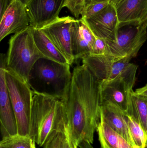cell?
<instances>
[{"label": "cell", "instance_id": "6da1fadb", "mask_svg": "<svg viewBox=\"0 0 147 148\" xmlns=\"http://www.w3.org/2000/svg\"><path fill=\"white\" fill-rule=\"evenodd\" d=\"M101 81L83 64L73 69L61 99L63 123L72 143L93 144L101 121Z\"/></svg>", "mask_w": 147, "mask_h": 148}, {"label": "cell", "instance_id": "7a4b0ae2", "mask_svg": "<svg viewBox=\"0 0 147 148\" xmlns=\"http://www.w3.org/2000/svg\"><path fill=\"white\" fill-rule=\"evenodd\" d=\"M34 91L30 136L36 144L42 147L51 134L63 126L62 102L55 96Z\"/></svg>", "mask_w": 147, "mask_h": 148}, {"label": "cell", "instance_id": "3957f363", "mask_svg": "<svg viewBox=\"0 0 147 148\" xmlns=\"http://www.w3.org/2000/svg\"><path fill=\"white\" fill-rule=\"evenodd\" d=\"M41 59L44 58L36 47L31 26L11 36L9 42L6 69L29 83L33 68Z\"/></svg>", "mask_w": 147, "mask_h": 148}, {"label": "cell", "instance_id": "277c9868", "mask_svg": "<svg viewBox=\"0 0 147 148\" xmlns=\"http://www.w3.org/2000/svg\"><path fill=\"white\" fill-rule=\"evenodd\" d=\"M5 78L16 120L17 134L30 136L33 92L28 83L10 70L6 69Z\"/></svg>", "mask_w": 147, "mask_h": 148}, {"label": "cell", "instance_id": "5b68a950", "mask_svg": "<svg viewBox=\"0 0 147 148\" xmlns=\"http://www.w3.org/2000/svg\"><path fill=\"white\" fill-rule=\"evenodd\" d=\"M132 58H117L109 56L89 55L82 59L94 76L100 81L121 76L133 89L136 80L138 66L130 63Z\"/></svg>", "mask_w": 147, "mask_h": 148}, {"label": "cell", "instance_id": "8992f818", "mask_svg": "<svg viewBox=\"0 0 147 148\" xmlns=\"http://www.w3.org/2000/svg\"><path fill=\"white\" fill-rule=\"evenodd\" d=\"M147 39V22L120 27L117 39L107 43V56L117 58H134Z\"/></svg>", "mask_w": 147, "mask_h": 148}, {"label": "cell", "instance_id": "52a82bcc", "mask_svg": "<svg viewBox=\"0 0 147 148\" xmlns=\"http://www.w3.org/2000/svg\"><path fill=\"white\" fill-rule=\"evenodd\" d=\"M133 91L122 77L111 80L101 81L100 100L101 106L111 105L130 115L131 110V93Z\"/></svg>", "mask_w": 147, "mask_h": 148}, {"label": "cell", "instance_id": "ba28073f", "mask_svg": "<svg viewBox=\"0 0 147 148\" xmlns=\"http://www.w3.org/2000/svg\"><path fill=\"white\" fill-rule=\"evenodd\" d=\"M76 19L70 16L59 17L41 30L64 55L70 66L75 61L72 45L71 29Z\"/></svg>", "mask_w": 147, "mask_h": 148}, {"label": "cell", "instance_id": "9c48e42d", "mask_svg": "<svg viewBox=\"0 0 147 148\" xmlns=\"http://www.w3.org/2000/svg\"><path fill=\"white\" fill-rule=\"evenodd\" d=\"M64 0H32L26 5L30 26L41 29L57 20Z\"/></svg>", "mask_w": 147, "mask_h": 148}, {"label": "cell", "instance_id": "30bf717a", "mask_svg": "<svg viewBox=\"0 0 147 148\" xmlns=\"http://www.w3.org/2000/svg\"><path fill=\"white\" fill-rule=\"evenodd\" d=\"M85 21L97 38L108 41L116 40L118 19L116 8L111 3L96 15Z\"/></svg>", "mask_w": 147, "mask_h": 148}, {"label": "cell", "instance_id": "8fae6325", "mask_svg": "<svg viewBox=\"0 0 147 148\" xmlns=\"http://www.w3.org/2000/svg\"><path fill=\"white\" fill-rule=\"evenodd\" d=\"M0 19V41L30 26L26 5L19 0H14Z\"/></svg>", "mask_w": 147, "mask_h": 148}, {"label": "cell", "instance_id": "7c38bea8", "mask_svg": "<svg viewBox=\"0 0 147 148\" xmlns=\"http://www.w3.org/2000/svg\"><path fill=\"white\" fill-rule=\"evenodd\" d=\"M40 59L35 65L36 75L45 84L58 86L63 84L68 86L71 78L70 65H64L49 60Z\"/></svg>", "mask_w": 147, "mask_h": 148}, {"label": "cell", "instance_id": "4fadbf2b", "mask_svg": "<svg viewBox=\"0 0 147 148\" xmlns=\"http://www.w3.org/2000/svg\"><path fill=\"white\" fill-rule=\"evenodd\" d=\"M6 69L0 68V120L3 137L17 134V125L6 84Z\"/></svg>", "mask_w": 147, "mask_h": 148}, {"label": "cell", "instance_id": "5bb4252c", "mask_svg": "<svg viewBox=\"0 0 147 148\" xmlns=\"http://www.w3.org/2000/svg\"><path fill=\"white\" fill-rule=\"evenodd\" d=\"M72 45L75 60L90 55L96 40L84 20L76 19L71 29Z\"/></svg>", "mask_w": 147, "mask_h": 148}, {"label": "cell", "instance_id": "9a60e30c", "mask_svg": "<svg viewBox=\"0 0 147 148\" xmlns=\"http://www.w3.org/2000/svg\"><path fill=\"white\" fill-rule=\"evenodd\" d=\"M115 8L119 28L147 22V0H123Z\"/></svg>", "mask_w": 147, "mask_h": 148}, {"label": "cell", "instance_id": "2e32d148", "mask_svg": "<svg viewBox=\"0 0 147 148\" xmlns=\"http://www.w3.org/2000/svg\"><path fill=\"white\" fill-rule=\"evenodd\" d=\"M101 119L123 136L133 148H137L129 129L126 115L121 110L111 105L101 106Z\"/></svg>", "mask_w": 147, "mask_h": 148}, {"label": "cell", "instance_id": "e0dca14e", "mask_svg": "<svg viewBox=\"0 0 147 148\" xmlns=\"http://www.w3.org/2000/svg\"><path fill=\"white\" fill-rule=\"evenodd\" d=\"M33 34L36 47L44 59L70 65L65 57L41 29L33 28Z\"/></svg>", "mask_w": 147, "mask_h": 148}, {"label": "cell", "instance_id": "ac0fdd59", "mask_svg": "<svg viewBox=\"0 0 147 148\" xmlns=\"http://www.w3.org/2000/svg\"><path fill=\"white\" fill-rule=\"evenodd\" d=\"M97 131L102 148H133L123 136L101 119Z\"/></svg>", "mask_w": 147, "mask_h": 148}, {"label": "cell", "instance_id": "d6986e66", "mask_svg": "<svg viewBox=\"0 0 147 148\" xmlns=\"http://www.w3.org/2000/svg\"><path fill=\"white\" fill-rule=\"evenodd\" d=\"M130 116L136 120L147 132V99L136 94L131 93V110Z\"/></svg>", "mask_w": 147, "mask_h": 148}, {"label": "cell", "instance_id": "ffe728a7", "mask_svg": "<svg viewBox=\"0 0 147 148\" xmlns=\"http://www.w3.org/2000/svg\"><path fill=\"white\" fill-rule=\"evenodd\" d=\"M128 124L137 148L146 147L147 133L141 125L132 116L126 115Z\"/></svg>", "mask_w": 147, "mask_h": 148}, {"label": "cell", "instance_id": "44dd1931", "mask_svg": "<svg viewBox=\"0 0 147 148\" xmlns=\"http://www.w3.org/2000/svg\"><path fill=\"white\" fill-rule=\"evenodd\" d=\"M33 141L29 136L17 134L3 137L0 148H31Z\"/></svg>", "mask_w": 147, "mask_h": 148}, {"label": "cell", "instance_id": "7402d4cb", "mask_svg": "<svg viewBox=\"0 0 147 148\" xmlns=\"http://www.w3.org/2000/svg\"><path fill=\"white\" fill-rule=\"evenodd\" d=\"M110 3L108 1L95 2L85 7L82 10L81 18L84 20L89 19L100 13Z\"/></svg>", "mask_w": 147, "mask_h": 148}, {"label": "cell", "instance_id": "603a6c76", "mask_svg": "<svg viewBox=\"0 0 147 148\" xmlns=\"http://www.w3.org/2000/svg\"><path fill=\"white\" fill-rule=\"evenodd\" d=\"M85 0H64L63 8H66L76 18L81 16Z\"/></svg>", "mask_w": 147, "mask_h": 148}, {"label": "cell", "instance_id": "cb8c5ba5", "mask_svg": "<svg viewBox=\"0 0 147 148\" xmlns=\"http://www.w3.org/2000/svg\"><path fill=\"white\" fill-rule=\"evenodd\" d=\"M62 138L61 129L54 130L48 137L43 148H60Z\"/></svg>", "mask_w": 147, "mask_h": 148}, {"label": "cell", "instance_id": "d4e9b609", "mask_svg": "<svg viewBox=\"0 0 147 148\" xmlns=\"http://www.w3.org/2000/svg\"><path fill=\"white\" fill-rule=\"evenodd\" d=\"M107 43L104 39L96 37L90 55L104 56L107 55Z\"/></svg>", "mask_w": 147, "mask_h": 148}, {"label": "cell", "instance_id": "484cf974", "mask_svg": "<svg viewBox=\"0 0 147 148\" xmlns=\"http://www.w3.org/2000/svg\"><path fill=\"white\" fill-rule=\"evenodd\" d=\"M62 138L60 148H78L72 143L69 136V134L64 126L61 130Z\"/></svg>", "mask_w": 147, "mask_h": 148}, {"label": "cell", "instance_id": "4316f807", "mask_svg": "<svg viewBox=\"0 0 147 148\" xmlns=\"http://www.w3.org/2000/svg\"><path fill=\"white\" fill-rule=\"evenodd\" d=\"M14 0H0V18Z\"/></svg>", "mask_w": 147, "mask_h": 148}, {"label": "cell", "instance_id": "83f0119b", "mask_svg": "<svg viewBox=\"0 0 147 148\" xmlns=\"http://www.w3.org/2000/svg\"><path fill=\"white\" fill-rule=\"evenodd\" d=\"M135 92L136 94L140 95L147 99V84L143 87L137 89Z\"/></svg>", "mask_w": 147, "mask_h": 148}, {"label": "cell", "instance_id": "f1b7e54d", "mask_svg": "<svg viewBox=\"0 0 147 148\" xmlns=\"http://www.w3.org/2000/svg\"><path fill=\"white\" fill-rule=\"evenodd\" d=\"M78 148H94L91 144L86 142H83L79 145Z\"/></svg>", "mask_w": 147, "mask_h": 148}, {"label": "cell", "instance_id": "f546056e", "mask_svg": "<svg viewBox=\"0 0 147 148\" xmlns=\"http://www.w3.org/2000/svg\"><path fill=\"white\" fill-rule=\"evenodd\" d=\"M101 1H108L110 2V0H85L84 8L87 7V6L89 5L91 3H92L95 2Z\"/></svg>", "mask_w": 147, "mask_h": 148}, {"label": "cell", "instance_id": "4dcf8cb0", "mask_svg": "<svg viewBox=\"0 0 147 148\" xmlns=\"http://www.w3.org/2000/svg\"><path fill=\"white\" fill-rule=\"evenodd\" d=\"M123 0H110V3L111 4L114 6L115 8L120 3L123 1Z\"/></svg>", "mask_w": 147, "mask_h": 148}, {"label": "cell", "instance_id": "1f68e13d", "mask_svg": "<svg viewBox=\"0 0 147 148\" xmlns=\"http://www.w3.org/2000/svg\"><path fill=\"white\" fill-rule=\"evenodd\" d=\"M19 1H20L24 5H26L27 4H28L32 0H19Z\"/></svg>", "mask_w": 147, "mask_h": 148}, {"label": "cell", "instance_id": "d6a6232c", "mask_svg": "<svg viewBox=\"0 0 147 148\" xmlns=\"http://www.w3.org/2000/svg\"><path fill=\"white\" fill-rule=\"evenodd\" d=\"M35 143L34 141H33V143H32V147L31 148H35Z\"/></svg>", "mask_w": 147, "mask_h": 148}, {"label": "cell", "instance_id": "836d02e7", "mask_svg": "<svg viewBox=\"0 0 147 148\" xmlns=\"http://www.w3.org/2000/svg\"><path fill=\"white\" fill-rule=\"evenodd\" d=\"M146 128H147V121H146ZM146 147L147 148V142Z\"/></svg>", "mask_w": 147, "mask_h": 148}, {"label": "cell", "instance_id": "e575fe53", "mask_svg": "<svg viewBox=\"0 0 147 148\" xmlns=\"http://www.w3.org/2000/svg\"></svg>", "mask_w": 147, "mask_h": 148}]
</instances>
